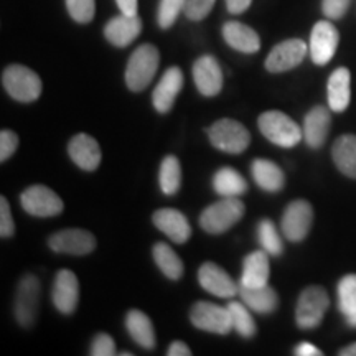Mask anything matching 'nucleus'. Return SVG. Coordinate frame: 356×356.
Here are the masks:
<instances>
[{
    "label": "nucleus",
    "instance_id": "1",
    "mask_svg": "<svg viewBox=\"0 0 356 356\" xmlns=\"http://www.w3.org/2000/svg\"><path fill=\"white\" fill-rule=\"evenodd\" d=\"M160 53L157 47L150 43H144L132 51L126 66V84L134 92L144 91L152 83L159 70Z\"/></svg>",
    "mask_w": 356,
    "mask_h": 356
},
{
    "label": "nucleus",
    "instance_id": "2",
    "mask_svg": "<svg viewBox=\"0 0 356 356\" xmlns=\"http://www.w3.org/2000/svg\"><path fill=\"white\" fill-rule=\"evenodd\" d=\"M257 126L267 140L284 147V149L296 147L304 139V132H302L300 126H297L293 119L289 118L286 113H280V111L262 113L257 119Z\"/></svg>",
    "mask_w": 356,
    "mask_h": 356
},
{
    "label": "nucleus",
    "instance_id": "3",
    "mask_svg": "<svg viewBox=\"0 0 356 356\" xmlns=\"http://www.w3.org/2000/svg\"><path fill=\"white\" fill-rule=\"evenodd\" d=\"M244 203L239 197L221 198L220 202L204 208L200 216V226L210 234H222L244 216Z\"/></svg>",
    "mask_w": 356,
    "mask_h": 356
},
{
    "label": "nucleus",
    "instance_id": "4",
    "mask_svg": "<svg viewBox=\"0 0 356 356\" xmlns=\"http://www.w3.org/2000/svg\"><path fill=\"white\" fill-rule=\"evenodd\" d=\"M2 84L7 95L19 102H33L42 95V79L24 65H10L3 70Z\"/></svg>",
    "mask_w": 356,
    "mask_h": 356
},
{
    "label": "nucleus",
    "instance_id": "5",
    "mask_svg": "<svg viewBox=\"0 0 356 356\" xmlns=\"http://www.w3.org/2000/svg\"><path fill=\"white\" fill-rule=\"evenodd\" d=\"M213 147L226 154H241L251 144V134L234 119H220L208 129Z\"/></svg>",
    "mask_w": 356,
    "mask_h": 356
},
{
    "label": "nucleus",
    "instance_id": "6",
    "mask_svg": "<svg viewBox=\"0 0 356 356\" xmlns=\"http://www.w3.org/2000/svg\"><path fill=\"white\" fill-rule=\"evenodd\" d=\"M330 307V299L325 289L320 286H310L300 293L296 309V322L302 330L318 327Z\"/></svg>",
    "mask_w": 356,
    "mask_h": 356
},
{
    "label": "nucleus",
    "instance_id": "7",
    "mask_svg": "<svg viewBox=\"0 0 356 356\" xmlns=\"http://www.w3.org/2000/svg\"><path fill=\"white\" fill-rule=\"evenodd\" d=\"M40 296H42V286L37 275L25 274L17 286L15 304H13V314L22 327H30L37 318Z\"/></svg>",
    "mask_w": 356,
    "mask_h": 356
},
{
    "label": "nucleus",
    "instance_id": "8",
    "mask_svg": "<svg viewBox=\"0 0 356 356\" xmlns=\"http://www.w3.org/2000/svg\"><path fill=\"white\" fill-rule=\"evenodd\" d=\"M340 33L330 20H320L314 25L310 33L309 53L312 61L318 66H325L332 61L338 50Z\"/></svg>",
    "mask_w": 356,
    "mask_h": 356
},
{
    "label": "nucleus",
    "instance_id": "9",
    "mask_svg": "<svg viewBox=\"0 0 356 356\" xmlns=\"http://www.w3.org/2000/svg\"><path fill=\"white\" fill-rule=\"evenodd\" d=\"M190 320L200 330L216 335H228L233 330L228 307H220L211 302H197L190 310Z\"/></svg>",
    "mask_w": 356,
    "mask_h": 356
},
{
    "label": "nucleus",
    "instance_id": "10",
    "mask_svg": "<svg viewBox=\"0 0 356 356\" xmlns=\"http://www.w3.org/2000/svg\"><path fill=\"white\" fill-rule=\"evenodd\" d=\"M309 44L300 38L284 40L275 44L266 58V70L269 73H286L297 68L305 60Z\"/></svg>",
    "mask_w": 356,
    "mask_h": 356
},
{
    "label": "nucleus",
    "instance_id": "11",
    "mask_svg": "<svg viewBox=\"0 0 356 356\" xmlns=\"http://www.w3.org/2000/svg\"><path fill=\"white\" fill-rule=\"evenodd\" d=\"M22 208L29 215L37 218H51L63 211V200H61L51 188L44 185L29 186L20 195Z\"/></svg>",
    "mask_w": 356,
    "mask_h": 356
},
{
    "label": "nucleus",
    "instance_id": "12",
    "mask_svg": "<svg viewBox=\"0 0 356 356\" xmlns=\"http://www.w3.org/2000/svg\"><path fill=\"white\" fill-rule=\"evenodd\" d=\"M314 222V208L305 200H296L289 203L280 220V228L289 241L300 243L304 241Z\"/></svg>",
    "mask_w": 356,
    "mask_h": 356
},
{
    "label": "nucleus",
    "instance_id": "13",
    "mask_svg": "<svg viewBox=\"0 0 356 356\" xmlns=\"http://www.w3.org/2000/svg\"><path fill=\"white\" fill-rule=\"evenodd\" d=\"M48 246L58 254L86 256L96 249V238L86 229H63L50 236Z\"/></svg>",
    "mask_w": 356,
    "mask_h": 356
},
{
    "label": "nucleus",
    "instance_id": "14",
    "mask_svg": "<svg viewBox=\"0 0 356 356\" xmlns=\"http://www.w3.org/2000/svg\"><path fill=\"white\" fill-rule=\"evenodd\" d=\"M198 282L204 291L220 299H233L239 293V286L222 267L215 262H204L198 270Z\"/></svg>",
    "mask_w": 356,
    "mask_h": 356
},
{
    "label": "nucleus",
    "instance_id": "15",
    "mask_svg": "<svg viewBox=\"0 0 356 356\" xmlns=\"http://www.w3.org/2000/svg\"><path fill=\"white\" fill-rule=\"evenodd\" d=\"M193 81L204 97H215L222 89V71L218 60L211 55L200 56L193 63Z\"/></svg>",
    "mask_w": 356,
    "mask_h": 356
},
{
    "label": "nucleus",
    "instance_id": "16",
    "mask_svg": "<svg viewBox=\"0 0 356 356\" xmlns=\"http://www.w3.org/2000/svg\"><path fill=\"white\" fill-rule=\"evenodd\" d=\"M51 299L60 314L71 315L79 302V282L73 270L61 269L55 275Z\"/></svg>",
    "mask_w": 356,
    "mask_h": 356
},
{
    "label": "nucleus",
    "instance_id": "17",
    "mask_svg": "<svg viewBox=\"0 0 356 356\" xmlns=\"http://www.w3.org/2000/svg\"><path fill=\"white\" fill-rule=\"evenodd\" d=\"M142 32V20L139 15L113 17L104 26V37L111 44L118 48H126L136 42Z\"/></svg>",
    "mask_w": 356,
    "mask_h": 356
},
{
    "label": "nucleus",
    "instance_id": "18",
    "mask_svg": "<svg viewBox=\"0 0 356 356\" xmlns=\"http://www.w3.org/2000/svg\"><path fill=\"white\" fill-rule=\"evenodd\" d=\"M181 88H184V73L178 66H172L163 73V76L160 78L159 84L154 89L152 102L157 113L167 114L173 108Z\"/></svg>",
    "mask_w": 356,
    "mask_h": 356
},
{
    "label": "nucleus",
    "instance_id": "19",
    "mask_svg": "<svg viewBox=\"0 0 356 356\" xmlns=\"http://www.w3.org/2000/svg\"><path fill=\"white\" fill-rule=\"evenodd\" d=\"M152 221L173 243L184 244L190 239L191 226L181 211L173 210V208H162L154 213Z\"/></svg>",
    "mask_w": 356,
    "mask_h": 356
},
{
    "label": "nucleus",
    "instance_id": "20",
    "mask_svg": "<svg viewBox=\"0 0 356 356\" xmlns=\"http://www.w3.org/2000/svg\"><path fill=\"white\" fill-rule=\"evenodd\" d=\"M68 154L71 160L86 172L96 170L102 159L99 144L95 137L88 136V134H78L70 140Z\"/></svg>",
    "mask_w": 356,
    "mask_h": 356
},
{
    "label": "nucleus",
    "instance_id": "21",
    "mask_svg": "<svg viewBox=\"0 0 356 356\" xmlns=\"http://www.w3.org/2000/svg\"><path fill=\"white\" fill-rule=\"evenodd\" d=\"M222 38L228 43V47L233 48L236 51L241 53H257L261 50V38L257 35L256 30H252L251 26L241 22L229 20L222 25Z\"/></svg>",
    "mask_w": 356,
    "mask_h": 356
},
{
    "label": "nucleus",
    "instance_id": "22",
    "mask_svg": "<svg viewBox=\"0 0 356 356\" xmlns=\"http://www.w3.org/2000/svg\"><path fill=\"white\" fill-rule=\"evenodd\" d=\"M330 126V111L323 108V106H315L314 109H310L304 119V127H302L307 145L312 147V149H320L327 140Z\"/></svg>",
    "mask_w": 356,
    "mask_h": 356
},
{
    "label": "nucleus",
    "instance_id": "23",
    "mask_svg": "<svg viewBox=\"0 0 356 356\" xmlns=\"http://www.w3.org/2000/svg\"><path fill=\"white\" fill-rule=\"evenodd\" d=\"M270 275V266H269V254L261 249V251H254L248 254L243 261V274H241V287H262L267 286Z\"/></svg>",
    "mask_w": 356,
    "mask_h": 356
},
{
    "label": "nucleus",
    "instance_id": "24",
    "mask_svg": "<svg viewBox=\"0 0 356 356\" xmlns=\"http://www.w3.org/2000/svg\"><path fill=\"white\" fill-rule=\"evenodd\" d=\"M328 108L333 113H343L351 101V74L348 68H337L328 78Z\"/></svg>",
    "mask_w": 356,
    "mask_h": 356
},
{
    "label": "nucleus",
    "instance_id": "25",
    "mask_svg": "<svg viewBox=\"0 0 356 356\" xmlns=\"http://www.w3.org/2000/svg\"><path fill=\"white\" fill-rule=\"evenodd\" d=\"M251 173L257 186L264 191L275 193V191H280L284 188V185H286L284 172L280 170L277 163L270 162V160H266V159L254 160L251 165Z\"/></svg>",
    "mask_w": 356,
    "mask_h": 356
},
{
    "label": "nucleus",
    "instance_id": "26",
    "mask_svg": "<svg viewBox=\"0 0 356 356\" xmlns=\"http://www.w3.org/2000/svg\"><path fill=\"white\" fill-rule=\"evenodd\" d=\"M241 299L249 309L254 310L256 314H273L279 305V296L273 287L267 284L262 287H241L239 286Z\"/></svg>",
    "mask_w": 356,
    "mask_h": 356
},
{
    "label": "nucleus",
    "instance_id": "27",
    "mask_svg": "<svg viewBox=\"0 0 356 356\" xmlns=\"http://www.w3.org/2000/svg\"><path fill=\"white\" fill-rule=\"evenodd\" d=\"M332 157L338 170L350 178H356V136L345 134L332 147Z\"/></svg>",
    "mask_w": 356,
    "mask_h": 356
},
{
    "label": "nucleus",
    "instance_id": "28",
    "mask_svg": "<svg viewBox=\"0 0 356 356\" xmlns=\"http://www.w3.org/2000/svg\"><path fill=\"white\" fill-rule=\"evenodd\" d=\"M126 328L129 335L137 345L145 350H152L155 346V332L152 320L144 312L131 310L126 317Z\"/></svg>",
    "mask_w": 356,
    "mask_h": 356
},
{
    "label": "nucleus",
    "instance_id": "29",
    "mask_svg": "<svg viewBox=\"0 0 356 356\" xmlns=\"http://www.w3.org/2000/svg\"><path fill=\"white\" fill-rule=\"evenodd\" d=\"M213 188L221 198L228 197H241L246 193L248 184L239 172L231 167H222L213 177Z\"/></svg>",
    "mask_w": 356,
    "mask_h": 356
},
{
    "label": "nucleus",
    "instance_id": "30",
    "mask_svg": "<svg viewBox=\"0 0 356 356\" xmlns=\"http://www.w3.org/2000/svg\"><path fill=\"white\" fill-rule=\"evenodd\" d=\"M154 259L159 269L167 275L168 279L178 280L184 275V262L173 249L165 243H157L154 246Z\"/></svg>",
    "mask_w": 356,
    "mask_h": 356
},
{
    "label": "nucleus",
    "instance_id": "31",
    "mask_svg": "<svg viewBox=\"0 0 356 356\" xmlns=\"http://www.w3.org/2000/svg\"><path fill=\"white\" fill-rule=\"evenodd\" d=\"M160 188L165 195H175L181 185V165L175 155H167L162 160L159 173Z\"/></svg>",
    "mask_w": 356,
    "mask_h": 356
},
{
    "label": "nucleus",
    "instance_id": "32",
    "mask_svg": "<svg viewBox=\"0 0 356 356\" xmlns=\"http://www.w3.org/2000/svg\"><path fill=\"white\" fill-rule=\"evenodd\" d=\"M251 309L246 304H241V302L231 300L228 304V312L231 317V323H233V330H236L239 335L244 338H251L256 335L257 327L254 323V318H252Z\"/></svg>",
    "mask_w": 356,
    "mask_h": 356
},
{
    "label": "nucleus",
    "instance_id": "33",
    "mask_svg": "<svg viewBox=\"0 0 356 356\" xmlns=\"http://www.w3.org/2000/svg\"><path fill=\"white\" fill-rule=\"evenodd\" d=\"M257 239H259L261 249H264L269 256H280L284 252V244L275 225L270 220L259 221L257 225Z\"/></svg>",
    "mask_w": 356,
    "mask_h": 356
},
{
    "label": "nucleus",
    "instance_id": "34",
    "mask_svg": "<svg viewBox=\"0 0 356 356\" xmlns=\"http://www.w3.org/2000/svg\"><path fill=\"white\" fill-rule=\"evenodd\" d=\"M338 309L343 315H348L356 309V274H348L338 282Z\"/></svg>",
    "mask_w": 356,
    "mask_h": 356
},
{
    "label": "nucleus",
    "instance_id": "35",
    "mask_svg": "<svg viewBox=\"0 0 356 356\" xmlns=\"http://www.w3.org/2000/svg\"><path fill=\"white\" fill-rule=\"evenodd\" d=\"M185 0H160L157 8V24L162 30H168L184 12Z\"/></svg>",
    "mask_w": 356,
    "mask_h": 356
},
{
    "label": "nucleus",
    "instance_id": "36",
    "mask_svg": "<svg viewBox=\"0 0 356 356\" xmlns=\"http://www.w3.org/2000/svg\"><path fill=\"white\" fill-rule=\"evenodd\" d=\"M70 17L78 24H89L95 19L96 0H65Z\"/></svg>",
    "mask_w": 356,
    "mask_h": 356
},
{
    "label": "nucleus",
    "instance_id": "37",
    "mask_svg": "<svg viewBox=\"0 0 356 356\" xmlns=\"http://www.w3.org/2000/svg\"><path fill=\"white\" fill-rule=\"evenodd\" d=\"M216 0H185L184 13L191 22L204 20L215 7Z\"/></svg>",
    "mask_w": 356,
    "mask_h": 356
},
{
    "label": "nucleus",
    "instance_id": "38",
    "mask_svg": "<svg viewBox=\"0 0 356 356\" xmlns=\"http://www.w3.org/2000/svg\"><path fill=\"white\" fill-rule=\"evenodd\" d=\"M351 6V0H322V12L328 20L343 19Z\"/></svg>",
    "mask_w": 356,
    "mask_h": 356
},
{
    "label": "nucleus",
    "instance_id": "39",
    "mask_svg": "<svg viewBox=\"0 0 356 356\" xmlns=\"http://www.w3.org/2000/svg\"><path fill=\"white\" fill-rule=\"evenodd\" d=\"M17 147H19V136L8 129H3L0 132V162H7L15 154Z\"/></svg>",
    "mask_w": 356,
    "mask_h": 356
},
{
    "label": "nucleus",
    "instance_id": "40",
    "mask_svg": "<svg viewBox=\"0 0 356 356\" xmlns=\"http://www.w3.org/2000/svg\"><path fill=\"white\" fill-rule=\"evenodd\" d=\"M15 233V222H13L10 204L6 197H0V236L10 238Z\"/></svg>",
    "mask_w": 356,
    "mask_h": 356
},
{
    "label": "nucleus",
    "instance_id": "41",
    "mask_svg": "<svg viewBox=\"0 0 356 356\" xmlns=\"http://www.w3.org/2000/svg\"><path fill=\"white\" fill-rule=\"evenodd\" d=\"M92 356H113L115 355V343L113 337H109L108 333H99V335L95 337L91 343V351H89Z\"/></svg>",
    "mask_w": 356,
    "mask_h": 356
},
{
    "label": "nucleus",
    "instance_id": "42",
    "mask_svg": "<svg viewBox=\"0 0 356 356\" xmlns=\"http://www.w3.org/2000/svg\"><path fill=\"white\" fill-rule=\"evenodd\" d=\"M226 2V8H228L229 13L233 15H241L251 7L252 0H225Z\"/></svg>",
    "mask_w": 356,
    "mask_h": 356
},
{
    "label": "nucleus",
    "instance_id": "43",
    "mask_svg": "<svg viewBox=\"0 0 356 356\" xmlns=\"http://www.w3.org/2000/svg\"><path fill=\"white\" fill-rule=\"evenodd\" d=\"M119 10L121 13H126V15H137V7H139V2L137 0H115Z\"/></svg>",
    "mask_w": 356,
    "mask_h": 356
},
{
    "label": "nucleus",
    "instance_id": "44",
    "mask_svg": "<svg viewBox=\"0 0 356 356\" xmlns=\"http://www.w3.org/2000/svg\"><path fill=\"white\" fill-rule=\"evenodd\" d=\"M167 355L168 356H190L191 350L184 343V341H173V343L168 346Z\"/></svg>",
    "mask_w": 356,
    "mask_h": 356
},
{
    "label": "nucleus",
    "instance_id": "45",
    "mask_svg": "<svg viewBox=\"0 0 356 356\" xmlns=\"http://www.w3.org/2000/svg\"><path fill=\"white\" fill-rule=\"evenodd\" d=\"M296 355L297 356H322V351L312 343H300L296 348Z\"/></svg>",
    "mask_w": 356,
    "mask_h": 356
},
{
    "label": "nucleus",
    "instance_id": "46",
    "mask_svg": "<svg viewBox=\"0 0 356 356\" xmlns=\"http://www.w3.org/2000/svg\"><path fill=\"white\" fill-rule=\"evenodd\" d=\"M340 356H356V343L346 346L340 351Z\"/></svg>",
    "mask_w": 356,
    "mask_h": 356
},
{
    "label": "nucleus",
    "instance_id": "47",
    "mask_svg": "<svg viewBox=\"0 0 356 356\" xmlns=\"http://www.w3.org/2000/svg\"><path fill=\"white\" fill-rule=\"evenodd\" d=\"M345 318H346V323H348L350 327L356 328V309L351 310L348 315H345Z\"/></svg>",
    "mask_w": 356,
    "mask_h": 356
}]
</instances>
